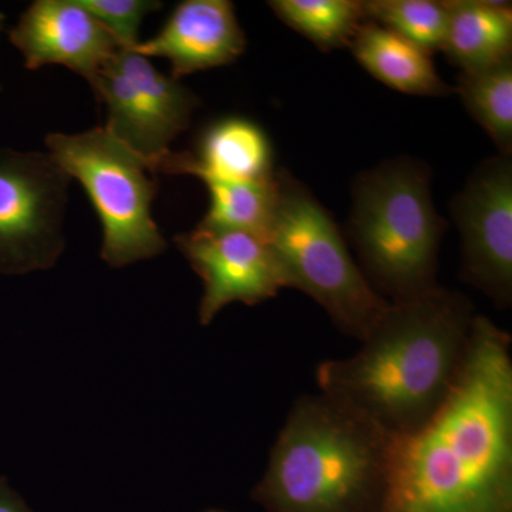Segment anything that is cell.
<instances>
[{"mask_svg": "<svg viewBox=\"0 0 512 512\" xmlns=\"http://www.w3.org/2000/svg\"><path fill=\"white\" fill-rule=\"evenodd\" d=\"M377 512H512V338L487 316L446 403L394 439Z\"/></svg>", "mask_w": 512, "mask_h": 512, "instance_id": "6da1fadb", "label": "cell"}, {"mask_svg": "<svg viewBox=\"0 0 512 512\" xmlns=\"http://www.w3.org/2000/svg\"><path fill=\"white\" fill-rule=\"evenodd\" d=\"M477 315L466 295L440 285L390 302L356 355L319 363V390L394 437L412 434L453 392Z\"/></svg>", "mask_w": 512, "mask_h": 512, "instance_id": "7a4b0ae2", "label": "cell"}, {"mask_svg": "<svg viewBox=\"0 0 512 512\" xmlns=\"http://www.w3.org/2000/svg\"><path fill=\"white\" fill-rule=\"evenodd\" d=\"M396 437L335 397L301 394L252 500L266 512H377Z\"/></svg>", "mask_w": 512, "mask_h": 512, "instance_id": "3957f363", "label": "cell"}, {"mask_svg": "<svg viewBox=\"0 0 512 512\" xmlns=\"http://www.w3.org/2000/svg\"><path fill=\"white\" fill-rule=\"evenodd\" d=\"M446 228L434 208L424 165L400 158L357 178L349 238L360 271L386 301H406L439 286Z\"/></svg>", "mask_w": 512, "mask_h": 512, "instance_id": "277c9868", "label": "cell"}, {"mask_svg": "<svg viewBox=\"0 0 512 512\" xmlns=\"http://www.w3.org/2000/svg\"><path fill=\"white\" fill-rule=\"evenodd\" d=\"M285 275L322 306L343 335L365 340L390 302L360 271L329 211L286 171L276 173V198L265 235Z\"/></svg>", "mask_w": 512, "mask_h": 512, "instance_id": "5b68a950", "label": "cell"}, {"mask_svg": "<svg viewBox=\"0 0 512 512\" xmlns=\"http://www.w3.org/2000/svg\"><path fill=\"white\" fill-rule=\"evenodd\" d=\"M46 147L64 174L89 194L103 225L104 262L123 268L163 254L167 241L151 217L157 181L148 175L146 158L104 128L49 134Z\"/></svg>", "mask_w": 512, "mask_h": 512, "instance_id": "8992f818", "label": "cell"}, {"mask_svg": "<svg viewBox=\"0 0 512 512\" xmlns=\"http://www.w3.org/2000/svg\"><path fill=\"white\" fill-rule=\"evenodd\" d=\"M69 181L49 154L0 148V275L46 271L59 261Z\"/></svg>", "mask_w": 512, "mask_h": 512, "instance_id": "52a82bcc", "label": "cell"}, {"mask_svg": "<svg viewBox=\"0 0 512 512\" xmlns=\"http://www.w3.org/2000/svg\"><path fill=\"white\" fill-rule=\"evenodd\" d=\"M107 107L104 130L146 161L170 151L200 100L180 80L158 72L147 57L119 49L89 82Z\"/></svg>", "mask_w": 512, "mask_h": 512, "instance_id": "ba28073f", "label": "cell"}, {"mask_svg": "<svg viewBox=\"0 0 512 512\" xmlns=\"http://www.w3.org/2000/svg\"><path fill=\"white\" fill-rule=\"evenodd\" d=\"M461 232V276L495 305L512 302L511 156L491 158L453 202Z\"/></svg>", "mask_w": 512, "mask_h": 512, "instance_id": "9c48e42d", "label": "cell"}, {"mask_svg": "<svg viewBox=\"0 0 512 512\" xmlns=\"http://www.w3.org/2000/svg\"><path fill=\"white\" fill-rule=\"evenodd\" d=\"M174 242L204 284L198 308L202 326L231 303L258 305L286 288L278 259L259 235L197 227Z\"/></svg>", "mask_w": 512, "mask_h": 512, "instance_id": "30bf717a", "label": "cell"}, {"mask_svg": "<svg viewBox=\"0 0 512 512\" xmlns=\"http://www.w3.org/2000/svg\"><path fill=\"white\" fill-rule=\"evenodd\" d=\"M9 40L29 70L60 64L87 82L120 49L77 0H36L9 30Z\"/></svg>", "mask_w": 512, "mask_h": 512, "instance_id": "8fae6325", "label": "cell"}, {"mask_svg": "<svg viewBox=\"0 0 512 512\" xmlns=\"http://www.w3.org/2000/svg\"><path fill=\"white\" fill-rule=\"evenodd\" d=\"M245 47L247 37L231 2L185 0L156 37L131 50L144 57L170 60L171 77L180 80L188 74L235 62Z\"/></svg>", "mask_w": 512, "mask_h": 512, "instance_id": "7c38bea8", "label": "cell"}, {"mask_svg": "<svg viewBox=\"0 0 512 512\" xmlns=\"http://www.w3.org/2000/svg\"><path fill=\"white\" fill-rule=\"evenodd\" d=\"M153 174L192 175L228 181H261L274 177V154L261 127L245 119L212 124L198 153H168L147 161Z\"/></svg>", "mask_w": 512, "mask_h": 512, "instance_id": "4fadbf2b", "label": "cell"}, {"mask_svg": "<svg viewBox=\"0 0 512 512\" xmlns=\"http://www.w3.org/2000/svg\"><path fill=\"white\" fill-rule=\"evenodd\" d=\"M349 47L360 66L390 89L430 97L454 92L437 73L430 53L383 26L366 20Z\"/></svg>", "mask_w": 512, "mask_h": 512, "instance_id": "5bb4252c", "label": "cell"}, {"mask_svg": "<svg viewBox=\"0 0 512 512\" xmlns=\"http://www.w3.org/2000/svg\"><path fill=\"white\" fill-rule=\"evenodd\" d=\"M448 28L441 52L461 72L485 69L512 57L511 3L447 0Z\"/></svg>", "mask_w": 512, "mask_h": 512, "instance_id": "9a60e30c", "label": "cell"}, {"mask_svg": "<svg viewBox=\"0 0 512 512\" xmlns=\"http://www.w3.org/2000/svg\"><path fill=\"white\" fill-rule=\"evenodd\" d=\"M210 191V208L198 227L244 231L265 238L276 198V173L261 181L202 178Z\"/></svg>", "mask_w": 512, "mask_h": 512, "instance_id": "2e32d148", "label": "cell"}, {"mask_svg": "<svg viewBox=\"0 0 512 512\" xmlns=\"http://www.w3.org/2000/svg\"><path fill=\"white\" fill-rule=\"evenodd\" d=\"M269 8L323 52L349 47L366 22L363 2L357 0H272Z\"/></svg>", "mask_w": 512, "mask_h": 512, "instance_id": "e0dca14e", "label": "cell"}, {"mask_svg": "<svg viewBox=\"0 0 512 512\" xmlns=\"http://www.w3.org/2000/svg\"><path fill=\"white\" fill-rule=\"evenodd\" d=\"M457 92L468 113L490 134L503 156L512 150V57L504 62L461 72Z\"/></svg>", "mask_w": 512, "mask_h": 512, "instance_id": "ac0fdd59", "label": "cell"}, {"mask_svg": "<svg viewBox=\"0 0 512 512\" xmlns=\"http://www.w3.org/2000/svg\"><path fill=\"white\" fill-rule=\"evenodd\" d=\"M363 10L366 20L392 30L430 55L443 49L448 28L446 2L367 0Z\"/></svg>", "mask_w": 512, "mask_h": 512, "instance_id": "d6986e66", "label": "cell"}, {"mask_svg": "<svg viewBox=\"0 0 512 512\" xmlns=\"http://www.w3.org/2000/svg\"><path fill=\"white\" fill-rule=\"evenodd\" d=\"M116 39L120 49H134L140 43L138 30L148 13L161 9L154 0H77Z\"/></svg>", "mask_w": 512, "mask_h": 512, "instance_id": "ffe728a7", "label": "cell"}, {"mask_svg": "<svg viewBox=\"0 0 512 512\" xmlns=\"http://www.w3.org/2000/svg\"><path fill=\"white\" fill-rule=\"evenodd\" d=\"M0 512H32L6 477H0Z\"/></svg>", "mask_w": 512, "mask_h": 512, "instance_id": "44dd1931", "label": "cell"}, {"mask_svg": "<svg viewBox=\"0 0 512 512\" xmlns=\"http://www.w3.org/2000/svg\"><path fill=\"white\" fill-rule=\"evenodd\" d=\"M6 16L3 13H0V33H2L3 28H5ZM0 92H2V84H0Z\"/></svg>", "mask_w": 512, "mask_h": 512, "instance_id": "7402d4cb", "label": "cell"}, {"mask_svg": "<svg viewBox=\"0 0 512 512\" xmlns=\"http://www.w3.org/2000/svg\"><path fill=\"white\" fill-rule=\"evenodd\" d=\"M205 512H225V511H221V510H210V511H205Z\"/></svg>", "mask_w": 512, "mask_h": 512, "instance_id": "603a6c76", "label": "cell"}]
</instances>
